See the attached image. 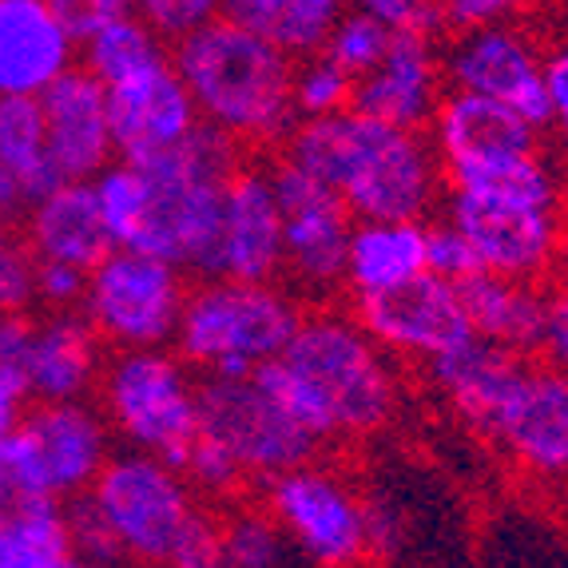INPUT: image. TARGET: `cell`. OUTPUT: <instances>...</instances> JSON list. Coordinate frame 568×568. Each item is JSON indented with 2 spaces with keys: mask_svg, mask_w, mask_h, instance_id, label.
<instances>
[{
  "mask_svg": "<svg viewBox=\"0 0 568 568\" xmlns=\"http://www.w3.org/2000/svg\"><path fill=\"white\" fill-rule=\"evenodd\" d=\"M84 501L112 537L115 557L132 568H160L207 513L180 465L135 449L108 457Z\"/></svg>",
  "mask_w": 568,
  "mask_h": 568,
  "instance_id": "obj_8",
  "label": "cell"
},
{
  "mask_svg": "<svg viewBox=\"0 0 568 568\" xmlns=\"http://www.w3.org/2000/svg\"><path fill=\"white\" fill-rule=\"evenodd\" d=\"M160 568H227V560H223V545H219L215 517L203 513L200 521H195V529H191L187 537L168 552V560H163Z\"/></svg>",
  "mask_w": 568,
  "mask_h": 568,
  "instance_id": "obj_43",
  "label": "cell"
},
{
  "mask_svg": "<svg viewBox=\"0 0 568 568\" xmlns=\"http://www.w3.org/2000/svg\"><path fill=\"white\" fill-rule=\"evenodd\" d=\"M446 92V64L437 40L429 32H394L378 64L354 80L351 108L389 128L426 132Z\"/></svg>",
  "mask_w": 568,
  "mask_h": 568,
  "instance_id": "obj_18",
  "label": "cell"
},
{
  "mask_svg": "<svg viewBox=\"0 0 568 568\" xmlns=\"http://www.w3.org/2000/svg\"><path fill=\"white\" fill-rule=\"evenodd\" d=\"M239 148L200 123L168 152L140 160L135 168L148 180V215L135 251L160 255L183 266L187 275H207L211 243H215L223 187L239 171Z\"/></svg>",
  "mask_w": 568,
  "mask_h": 568,
  "instance_id": "obj_5",
  "label": "cell"
},
{
  "mask_svg": "<svg viewBox=\"0 0 568 568\" xmlns=\"http://www.w3.org/2000/svg\"><path fill=\"white\" fill-rule=\"evenodd\" d=\"M457 286L465 323L474 338H485L493 346L513 354H532L540 331V286L521 283V278L489 275L474 271Z\"/></svg>",
  "mask_w": 568,
  "mask_h": 568,
  "instance_id": "obj_27",
  "label": "cell"
},
{
  "mask_svg": "<svg viewBox=\"0 0 568 568\" xmlns=\"http://www.w3.org/2000/svg\"><path fill=\"white\" fill-rule=\"evenodd\" d=\"M258 378L318 446L386 434L406 402L398 362L342 311L303 314L286 351Z\"/></svg>",
  "mask_w": 568,
  "mask_h": 568,
  "instance_id": "obj_1",
  "label": "cell"
},
{
  "mask_svg": "<svg viewBox=\"0 0 568 568\" xmlns=\"http://www.w3.org/2000/svg\"><path fill=\"white\" fill-rule=\"evenodd\" d=\"M187 271L160 255L112 246L88 271L80 314L104 342V351H152L171 346L187 303Z\"/></svg>",
  "mask_w": 568,
  "mask_h": 568,
  "instance_id": "obj_10",
  "label": "cell"
},
{
  "mask_svg": "<svg viewBox=\"0 0 568 568\" xmlns=\"http://www.w3.org/2000/svg\"><path fill=\"white\" fill-rule=\"evenodd\" d=\"M84 286L88 271L72 263H48L37 258V278H32V291H37L40 311H80L84 303Z\"/></svg>",
  "mask_w": 568,
  "mask_h": 568,
  "instance_id": "obj_37",
  "label": "cell"
},
{
  "mask_svg": "<svg viewBox=\"0 0 568 568\" xmlns=\"http://www.w3.org/2000/svg\"><path fill=\"white\" fill-rule=\"evenodd\" d=\"M537 362L568 374V278L540 286V331L532 346Z\"/></svg>",
  "mask_w": 568,
  "mask_h": 568,
  "instance_id": "obj_36",
  "label": "cell"
},
{
  "mask_svg": "<svg viewBox=\"0 0 568 568\" xmlns=\"http://www.w3.org/2000/svg\"><path fill=\"white\" fill-rule=\"evenodd\" d=\"M108 92V120H112L115 160L140 163L168 152L200 128V112L191 100L187 84L175 72L171 52H163L152 64L135 68L123 80L104 88Z\"/></svg>",
  "mask_w": 568,
  "mask_h": 568,
  "instance_id": "obj_17",
  "label": "cell"
},
{
  "mask_svg": "<svg viewBox=\"0 0 568 568\" xmlns=\"http://www.w3.org/2000/svg\"><path fill=\"white\" fill-rule=\"evenodd\" d=\"M426 140L442 163V175L449 180V175L477 168V163L540 148V128L509 108L493 104V100L449 88L437 104L434 120H429Z\"/></svg>",
  "mask_w": 568,
  "mask_h": 568,
  "instance_id": "obj_22",
  "label": "cell"
},
{
  "mask_svg": "<svg viewBox=\"0 0 568 568\" xmlns=\"http://www.w3.org/2000/svg\"><path fill=\"white\" fill-rule=\"evenodd\" d=\"M351 314L394 362L429 366L469 338L457 286L442 275H422L398 291L362 298Z\"/></svg>",
  "mask_w": 568,
  "mask_h": 568,
  "instance_id": "obj_15",
  "label": "cell"
},
{
  "mask_svg": "<svg viewBox=\"0 0 568 568\" xmlns=\"http://www.w3.org/2000/svg\"><path fill=\"white\" fill-rule=\"evenodd\" d=\"M24 211H29V191H24V183H20L17 175L0 163V215L20 219Z\"/></svg>",
  "mask_w": 568,
  "mask_h": 568,
  "instance_id": "obj_47",
  "label": "cell"
},
{
  "mask_svg": "<svg viewBox=\"0 0 568 568\" xmlns=\"http://www.w3.org/2000/svg\"><path fill=\"white\" fill-rule=\"evenodd\" d=\"M29 334H32V311H12L0 314V374L20 382V362L29 351Z\"/></svg>",
  "mask_w": 568,
  "mask_h": 568,
  "instance_id": "obj_45",
  "label": "cell"
},
{
  "mask_svg": "<svg viewBox=\"0 0 568 568\" xmlns=\"http://www.w3.org/2000/svg\"><path fill=\"white\" fill-rule=\"evenodd\" d=\"M521 12H525V0H442V24L454 32L517 20Z\"/></svg>",
  "mask_w": 568,
  "mask_h": 568,
  "instance_id": "obj_44",
  "label": "cell"
},
{
  "mask_svg": "<svg viewBox=\"0 0 568 568\" xmlns=\"http://www.w3.org/2000/svg\"><path fill=\"white\" fill-rule=\"evenodd\" d=\"M40 112H44L48 155L57 163L60 180H95L115 160L108 92L80 64L40 95Z\"/></svg>",
  "mask_w": 568,
  "mask_h": 568,
  "instance_id": "obj_20",
  "label": "cell"
},
{
  "mask_svg": "<svg viewBox=\"0 0 568 568\" xmlns=\"http://www.w3.org/2000/svg\"><path fill=\"white\" fill-rule=\"evenodd\" d=\"M200 437L223 449L251 485H266L283 469L311 462L323 449L314 434H306L286 414V406L263 386L258 374L200 378Z\"/></svg>",
  "mask_w": 568,
  "mask_h": 568,
  "instance_id": "obj_11",
  "label": "cell"
},
{
  "mask_svg": "<svg viewBox=\"0 0 568 568\" xmlns=\"http://www.w3.org/2000/svg\"><path fill=\"white\" fill-rule=\"evenodd\" d=\"M545 95H549L545 128L552 132L560 155L568 160V37H560L545 52Z\"/></svg>",
  "mask_w": 568,
  "mask_h": 568,
  "instance_id": "obj_40",
  "label": "cell"
},
{
  "mask_svg": "<svg viewBox=\"0 0 568 568\" xmlns=\"http://www.w3.org/2000/svg\"><path fill=\"white\" fill-rule=\"evenodd\" d=\"M203 278H239V283L283 278V215L271 187V168L239 163V171L227 180Z\"/></svg>",
  "mask_w": 568,
  "mask_h": 568,
  "instance_id": "obj_16",
  "label": "cell"
},
{
  "mask_svg": "<svg viewBox=\"0 0 568 568\" xmlns=\"http://www.w3.org/2000/svg\"><path fill=\"white\" fill-rule=\"evenodd\" d=\"M278 148V160L323 180L354 219L426 223L446 200V175L426 132L389 128L354 108L294 120Z\"/></svg>",
  "mask_w": 568,
  "mask_h": 568,
  "instance_id": "obj_2",
  "label": "cell"
},
{
  "mask_svg": "<svg viewBox=\"0 0 568 568\" xmlns=\"http://www.w3.org/2000/svg\"><path fill=\"white\" fill-rule=\"evenodd\" d=\"M104 369V342L80 311L32 314L29 351L20 362V386L29 402L88 398Z\"/></svg>",
  "mask_w": 568,
  "mask_h": 568,
  "instance_id": "obj_21",
  "label": "cell"
},
{
  "mask_svg": "<svg viewBox=\"0 0 568 568\" xmlns=\"http://www.w3.org/2000/svg\"><path fill=\"white\" fill-rule=\"evenodd\" d=\"M84 568H132V565H88L84 560Z\"/></svg>",
  "mask_w": 568,
  "mask_h": 568,
  "instance_id": "obj_50",
  "label": "cell"
},
{
  "mask_svg": "<svg viewBox=\"0 0 568 568\" xmlns=\"http://www.w3.org/2000/svg\"><path fill=\"white\" fill-rule=\"evenodd\" d=\"M442 219L469 243L477 271L545 283L568 251V171L493 191H446Z\"/></svg>",
  "mask_w": 568,
  "mask_h": 568,
  "instance_id": "obj_4",
  "label": "cell"
},
{
  "mask_svg": "<svg viewBox=\"0 0 568 568\" xmlns=\"http://www.w3.org/2000/svg\"><path fill=\"white\" fill-rule=\"evenodd\" d=\"M29 406L32 402H29V394H24V386H20L17 378H9V374H0V442L24 426Z\"/></svg>",
  "mask_w": 568,
  "mask_h": 568,
  "instance_id": "obj_46",
  "label": "cell"
},
{
  "mask_svg": "<svg viewBox=\"0 0 568 568\" xmlns=\"http://www.w3.org/2000/svg\"><path fill=\"white\" fill-rule=\"evenodd\" d=\"M48 9L57 12V20L68 29V37L88 40L95 29H104L112 20L132 12V0H48Z\"/></svg>",
  "mask_w": 568,
  "mask_h": 568,
  "instance_id": "obj_41",
  "label": "cell"
},
{
  "mask_svg": "<svg viewBox=\"0 0 568 568\" xmlns=\"http://www.w3.org/2000/svg\"><path fill=\"white\" fill-rule=\"evenodd\" d=\"M132 12L148 29H155L163 40L175 44L200 24L223 17V0H132Z\"/></svg>",
  "mask_w": 568,
  "mask_h": 568,
  "instance_id": "obj_35",
  "label": "cell"
},
{
  "mask_svg": "<svg viewBox=\"0 0 568 568\" xmlns=\"http://www.w3.org/2000/svg\"><path fill=\"white\" fill-rule=\"evenodd\" d=\"M474 271H477V258H474V251H469V243L449 227L446 219L429 223V275L462 283V278L474 275Z\"/></svg>",
  "mask_w": 568,
  "mask_h": 568,
  "instance_id": "obj_42",
  "label": "cell"
},
{
  "mask_svg": "<svg viewBox=\"0 0 568 568\" xmlns=\"http://www.w3.org/2000/svg\"><path fill=\"white\" fill-rule=\"evenodd\" d=\"M303 314V298L283 283L200 278L187 291L171 351L203 378L258 374L286 351Z\"/></svg>",
  "mask_w": 568,
  "mask_h": 568,
  "instance_id": "obj_6",
  "label": "cell"
},
{
  "mask_svg": "<svg viewBox=\"0 0 568 568\" xmlns=\"http://www.w3.org/2000/svg\"><path fill=\"white\" fill-rule=\"evenodd\" d=\"M389 40H394V29H389V24H382V20L369 17V12L346 9L338 20H334L323 52L358 80L362 72H369V68L378 64L382 52L389 48Z\"/></svg>",
  "mask_w": 568,
  "mask_h": 568,
  "instance_id": "obj_34",
  "label": "cell"
},
{
  "mask_svg": "<svg viewBox=\"0 0 568 568\" xmlns=\"http://www.w3.org/2000/svg\"><path fill=\"white\" fill-rule=\"evenodd\" d=\"M20 434L29 437L32 454L44 469L48 489L57 501H77L92 489L112 449V426L88 398L77 402H32Z\"/></svg>",
  "mask_w": 568,
  "mask_h": 568,
  "instance_id": "obj_19",
  "label": "cell"
},
{
  "mask_svg": "<svg viewBox=\"0 0 568 568\" xmlns=\"http://www.w3.org/2000/svg\"><path fill=\"white\" fill-rule=\"evenodd\" d=\"M215 525L227 568H306L283 525L271 517L263 501H231L227 513L215 517Z\"/></svg>",
  "mask_w": 568,
  "mask_h": 568,
  "instance_id": "obj_30",
  "label": "cell"
},
{
  "mask_svg": "<svg viewBox=\"0 0 568 568\" xmlns=\"http://www.w3.org/2000/svg\"><path fill=\"white\" fill-rule=\"evenodd\" d=\"M20 227H24L20 235L24 251L48 263H72L80 271H92L112 251V235L95 203L92 180L57 183L44 200H37L20 215Z\"/></svg>",
  "mask_w": 568,
  "mask_h": 568,
  "instance_id": "obj_24",
  "label": "cell"
},
{
  "mask_svg": "<svg viewBox=\"0 0 568 568\" xmlns=\"http://www.w3.org/2000/svg\"><path fill=\"white\" fill-rule=\"evenodd\" d=\"M80 64V44L48 9V0H0V100H40Z\"/></svg>",
  "mask_w": 568,
  "mask_h": 568,
  "instance_id": "obj_23",
  "label": "cell"
},
{
  "mask_svg": "<svg viewBox=\"0 0 568 568\" xmlns=\"http://www.w3.org/2000/svg\"><path fill=\"white\" fill-rule=\"evenodd\" d=\"M175 72L187 84L200 123L243 148L283 143L294 128V57L255 37L231 17H215L171 48Z\"/></svg>",
  "mask_w": 568,
  "mask_h": 568,
  "instance_id": "obj_3",
  "label": "cell"
},
{
  "mask_svg": "<svg viewBox=\"0 0 568 568\" xmlns=\"http://www.w3.org/2000/svg\"><path fill=\"white\" fill-rule=\"evenodd\" d=\"M37 258L24 251L20 239H12L9 246H0V314L12 311H32L37 306Z\"/></svg>",
  "mask_w": 568,
  "mask_h": 568,
  "instance_id": "obj_39",
  "label": "cell"
},
{
  "mask_svg": "<svg viewBox=\"0 0 568 568\" xmlns=\"http://www.w3.org/2000/svg\"><path fill=\"white\" fill-rule=\"evenodd\" d=\"M271 509L306 568H358L369 557V501L331 462L291 465L263 485Z\"/></svg>",
  "mask_w": 568,
  "mask_h": 568,
  "instance_id": "obj_9",
  "label": "cell"
},
{
  "mask_svg": "<svg viewBox=\"0 0 568 568\" xmlns=\"http://www.w3.org/2000/svg\"><path fill=\"white\" fill-rule=\"evenodd\" d=\"M163 52H168V40L155 29H148L135 12H128V17L112 20L104 29H95L88 40H80V68L108 88L135 68L160 60Z\"/></svg>",
  "mask_w": 568,
  "mask_h": 568,
  "instance_id": "obj_31",
  "label": "cell"
},
{
  "mask_svg": "<svg viewBox=\"0 0 568 568\" xmlns=\"http://www.w3.org/2000/svg\"><path fill=\"white\" fill-rule=\"evenodd\" d=\"M521 366L525 354L501 351V346L469 334L462 346L429 362L426 378L437 389V398L449 406V414L474 437H485L493 414L501 409L505 394L513 389Z\"/></svg>",
  "mask_w": 568,
  "mask_h": 568,
  "instance_id": "obj_25",
  "label": "cell"
},
{
  "mask_svg": "<svg viewBox=\"0 0 568 568\" xmlns=\"http://www.w3.org/2000/svg\"><path fill=\"white\" fill-rule=\"evenodd\" d=\"M95 394L123 449L183 465L200 442V378L171 346L112 351Z\"/></svg>",
  "mask_w": 568,
  "mask_h": 568,
  "instance_id": "obj_7",
  "label": "cell"
},
{
  "mask_svg": "<svg viewBox=\"0 0 568 568\" xmlns=\"http://www.w3.org/2000/svg\"><path fill=\"white\" fill-rule=\"evenodd\" d=\"M48 509H60L57 493L48 489L29 437L17 429L0 442V529H17Z\"/></svg>",
  "mask_w": 568,
  "mask_h": 568,
  "instance_id": "obj_32",
  "label": "cell"
},
{
  "mask_svg": "<svg viewBox=\"0 0 568 568\" xmlns=\"http://www.w3.org/2000/svg\"><path fill=\"white\" fill-rule=\"evenodd\" d=\"M278 215H283V278L294 294H326L342 291L346 271V246H351L354 215L346 203L314 180L311 171L294 168L291 160H278L271 168Z\"/></svg>",
  "mask_w": 568,
  "mask_h": 568,
  "instance_id": "obj_12",
  "label": "cell"
},
{
  "mask_svg": "<svg viewBox=\"0 0 568 568\" xmlns=\"http://www.w3.org/2000/svg\"><path fill=\"white\" fill-rule=\"evenodd\" d=\"M346 9V0H223V17L271 40L294 60L323 52L334 20Z\"/></svg>",
  "mask_w": 568,
  "mask_h": 568,
  "instance_id": "obj_28",
  "label": "cell"
},
{
  "mask_svg": "<svg viewBox=\"0 0 568 568\" xmlns=\"http://www.w3.org/2000/svg\"><path fill=\"white\" fill-rule=\"evenodd\" d=\"M12 239H17V235H12V219L0 215V246H9Z\"/></svg>",
  "mask_w": 568,
  "mask_h": 568,
  "instance_id": "obj_49",
  "label": "cell"
},
{
  "mask_svg": "<svg viewBox=\"0 0 568 568\" xmlns=\"http://www.w3.org/2000/svg\"><path fill=\"white\" fill-rule=\"evenodd\" d=\"M489 442L521 477L537 485H568V374L525 358L521 374L493 414Z\"/></svg>",
  "mask_w": 568,
  "mask_h": 568,
  "instance_id": "obj_14",
  "label": "cell"
},
{
  "mask_svg": "<svg viewBox=\"0 0 568 568\" xmlns=\"http://www.w3.org/2000/svg\"><path fill=\"white\" fill-rule=\"evenodd\" d=\"M0 163L24 183L29 207L37 200H44L57 183H64L52 155H48V132H44L40 100H29V95L0 100Z\"/></svg>",
  "mask_w": 568,
  "mask_h": 568,
  "instance_id": "obj_29",
  "label": "cell"
},
{
  "mask_svg": "<svg viewBox=\"0 0 568 568\" xmlns=\"http://www.w3.org/2000/svg\"><path fill=\"white\" fill-rule=\"evenodd\" d=\"M0 568H20V532L0 529Z\"/></svg>",
  "mask_w": 568,
  "mask_h": 568,
  "instance_id": "obj_48",
  "label": "cell"
},
{
  "mask_svg": "<svg viewBox=\"0 0 568 568\" xmlns=\"http://www.w3.org/2000/svg\"><path fill=\"white\" fill-rule=\"evenodd\" d=\"M351 9L378 17L394 32H429L434 37L442 24V0H346Z\"/></svg>",
  "mask_w": 568,
  "mask_h": 568,
  "instance_id": "obj_38",
  "label": "cell"
},
{
  "mask_svg": "<svg viewBox=\"0 0 568 568\" xmlns=\"http://www.w3.org/2000/svg\"><path fill=\"white\" fill-rule=\"evenodd\" d=\"M545 52L549 48H540V40L521 20H501V24L454 32V40L442 48V64L454 92L493 100L545 132V115H549Z\"/></svg>",
  "mask_w": 568,
  "mask_h": 568,
  "instance_id": "obj_13",
  "label": "cell"
},
{
  "mask_svg": "<svg viewBox=\"0 0 568 568\" xmlns=\"http://www.w3.org/2000/svg\"><path fill=\"white\" fill-rule=\"evenodd\" d=\"M291 100H294V115H298V120L346 112L354 100V77L346 68L334 64L326 52H311V57L294 60Z\"/></svg>",
  "mask_w": 568,
  "mask_h": 568,
  "instance_id": "obj_33",
  "label": "cell"
},
{
  "mask_svg": "<svg viewBox=\"0 0 568 568\" xmlns=\"http://www.w3.org/2000/svg\"><path fill=\"white\" fill-rule=\"evenodd\" d=\"M429 275V219H354L342 291L354 303Z\"/></svg>",
  "mask_w": 568,
  "mask_h": 568,
  "instance_id": "obj_26",
  "label": "cell"
}]
</instances>
